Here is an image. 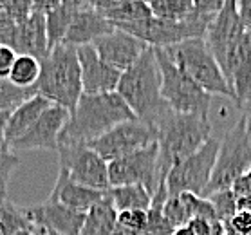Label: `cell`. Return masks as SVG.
I'll list each match as a JSON object with an SVG mask.
<instances>
[{
	"instance_id": "1",
	"label": "cell",
	"mask_w": 251,
	"mask_h": 235,
	"mask_svg": "<svg viewBox=\"0 0 251 235\" xmlns=\"http://www.w3.org/2000/svg\"><path fill=\"white\" fill-rule=\"evenodd\" d=\"M136 120L130 107L118 92L81 94L75 110L60 132L58 147L89 145L112 127Z\"/></svg>"
},
{
	"instance_id": "2",
	"label": "cell",
	"mask_w": 251,
	"mask_h": 235,
	"mask_svg": "<svg viewBox=\"0 0 251 235\" xmlns=\"http://www.w3.org/2000/svg\"><path fill=\"white\" fill-rule=\"evenodd\" d=\"M116 92L130 107L136 120L157 131L172 109L161 96V73L154 47H147L143 54L121 73Z\"/></svg>"
},
{
	"instance_id": "3",
	"label": "cell",
	"mask_w": 251,
	"mask_h": 235,
	"mask_svg": "<svg viewBox=\"0 0 251 235\" xmlns=\"http://www.w3.org/2000/svg\"><path fill=\"white\" fill-rule=\"evenodd\" d=\"M155 132L159 147L157 176L159 181H165L172 166L197 152L211 138V123L210 118L177 114L172 110Z\"/></svg>"
},
{
	"instance_id": "4",
	"label": "cell",
	"mask_w": 251,
	"mask_h": 235,
	"mask_svg": "<svg viewBox=\"0 0 251 235\" xmlns=\"http://www.w3.org/2000/svg\"><path fill=\"white\" fill-rule=\"evenodd\" d=\"M40 63V76L34 89L38 91V94L47 98L52 105L67 109L71 114L80 96L83 94L76 47L60 44L51 49Z\"/></svg>"
},
{
	"instance_id": "5",
	"label": "cell",
	"mask_w": 251,
	"mask_h": 235,
	"mask_svg": "<svg viewBox=\"0 0 251 235\" xmlns=\"http://www.w3.org/2000/svg\"><path fill=\"white\" fill-rule=\"evenodd\" d=\"M163 51L202 91L211 96L219 94V96L233 100V91L229 89L228 81L204 38H192L177 46L166 47Z\"/></svg>"
},
{
	"instance_id": "6",
	"label": "cell",
	"mask_w": 251,
	"mask_h": 235,
	"mask_svg": "<svg viewBox=\"0 0 251 235\" xmlns=\"http://www.w3.org/2000/svg\"><path fill=\"white\" fill-rule=\"evenodd\" d=\"M155 58L161 73V96L165 104L177 114H197L208 118L211 94L202 91L190 76L166 56L163 49H155Z\"/></svg>"
},
{
	"instance_id": "7",
	"label": "cell",
	"mask_w": 251,
	"mask_h": 235,
	"mask_svg": "<svg viewBox=\"0 0 251 235\" xmlns=\"http://www.w3.org/2000/svg\"><path fill=\"white\" fill-rule=\"evenodd\" d=\"M251 168V139L246 131L242 118L229 129L221 139L215 166L211 172L210 183L206 186L204 195L208 197L213 192L228 190L237 179Z\"/></svg>"
},
{
	"instance_id": "8",
	"label": "cell",
	"mask_w": 251,
	"mask_h": 235,
	"mask_svg": "<svg viewBox=\"0 0 251 235\" xmlns=\"http://www.w3.org/2000/svg\"><path fill=\"white\" fill-rule=\"evenodd\" d=\"M213 17L194 11L186 20H161V18H149L143 22L132 24V26H121L132 36L145 42L149 47L154 49H166V47L177 46L181 42L192 40V38H204L206 29L210 26Z\"/></svg>"
},
{
	"instance_id": "9",
	"label": "cell",
	"mask_w": 251,
	"mask_h": 235,
	"mask_svg": "<svg viewBox=\"0 0 251 235\" xmlns=\"http://www.w3.org/2000/svg\"><path fill=\"white\" fill-rule=\"evenodd\" d=\"M219 145L221 139L211 136L197 152L172 166L165 179L168 195H179L183 192L204 195L217 159Z\"/></svg>"
},
{
	"instance_id": "10",
	"label": "cell",
	"mask_w": 251,
	"mask_h": 235,
	"mask_svg": "<svg viewBox=\"0 0 251 235\" xmlns=\"http://www.w3.org/2000/svg\"><path fill=\"white\" fill-rule=\"evenodd\" d=\"M157 161V141L128 156H123L120 159L109 161V188L123 184H143L150 194H154L159 184Z\"/></svg>"
},
{
	"instance_id": "11",
	"label": "cell",
	"mask_w": 251,
	"mask_h": 235,
	"mask_svg": "<svg viewBox=\"0 0 251 235\" xmlns=\"http://www.w3.org/2000/svg\"><path fill=\"white\" fill-rule=\"evenodd\" d=\"M155 141H157V132L152 127L145 125L139 120H130L112 127L109 132H105L103 136L91 141L87 147L109 163V161L132 154L136 150L145 149Z\"/></svg>"
},
{
	"instance_id": "12",
	"label": "cell",
	"mask_w": 251,
	"mask_h": 235,
	"mask_svg": "<svg viewBox=\"0 0 251 235\" xmlns=\"http://www.w3.org/2000/svg\"><path fill=\"white\" fill-rule=\"evenodd\" d=\"M60 168L69 174L75 183L94 190H109V163L87 145L58 147Z\"/></svg>"
},
{
	"instance_id": "13",
	"label": "cell",
	"mask_w": 251,
	"mask_h": 235,
	"mask_svg": "<svg viewBox=\"0 0 251 235\" xmlns=\"http://www.w3.org/2000/svg\"><path fill=\"white\" fill-rule=\"evenodd\" d=\"M69 116L67 109L51 104L24 136L9 145V150L13 154L29 150H58V138Z\"/></svg>"
},
{
	"instance_id": "14",
	"label": "cell",
	"mask_w": 251,
	"mask_h": 235,
	"mask_svg": "<svg viewBox=\"0 0 251 235\" xmlns=\"http://www.w3.org/2000/svg\"><path fill=\"white\" fill-rule=\"evenodd\" d=\"M244 33L246 29L240 22L239 11H237V0H226L223 9L210 22L204 35L206 44L213 52L219 65L233 51Z\"/></svg>"
},
{
	"instance_id": "15",
	"label": "cell",
	"mask_w": 251,
	"mask_h": 235,
	"mask_svg": "<svg viewBox=\"0 0 251 235\" xmlns=\"http://www.w3.org/2000/svg\"><path fill=\"white\" fill-rule=\"evenodd\" d=\"M229 89L233 91V102L237 107L250 100L251 96V33L246 31L240 36L235 49L219 65Z\"/></svg>"
},
{
	"instance_id": "16",
	"label": "cell",
	"mask_w": 251,
	"mask_h": 235,
	"mask_svg": "<svg viewBox=\"0 0 251 235\" xmlns=\"http://www.w3.org/2000/svg\"><path fill=\"white\" fill-rule=\"evenodd\" d=\"M25 213L33 224L58 235H78L85 221V213L65 207L52 195L42 205L25 208Z\"/></svg>"
},
{
	"instance_id": "17",
	"label": "cell",
	"mask_w": 251,
	"mask_h": 235,
	"mask_svg": "<svg viewBox=\"0 0 251 235\" xmlns=\"http://www.w3.org/2000/svg\"><path fill=\"white\" fill-rule=\"evenodd\" d=\"M81 71V89L83 94H101L114 92L121 78V71L103 62L92 46L76 47Z\"/></svg>"
},
{
	"instance_id": "18",
	"label": "cell",
	"mask_w": 251,
	"mask_h": 235,
	"mask_svg": "<svg viewBox=\"0 0 251 235\" xmlns=\"http://www.w3.org/2000/svg\"><path fill=\"white\" fill-rule=\"evenodd\" d=\"M92 47H94V51L98 52V56L101 58L103 62H107L114 69L123 73L141 56L143 51L149 46L139 40V38H136V36H132L130 33L116 27L112 33L98 38L92 44Z\"/></svg>"
},
{
	"instance_id": "19",
	"label": "cell",
	"mask_w": 251,
	"mask_h": 235,
	"mask_svg": "<svg viewBox=\"0 0 251 235\" xmlns=\"http://www.w3.org/2000/svg\"><path fill=\"white\" fill-rule=\"evenodd\" d=\"M6 46L13 47L17 54H29L42 62L49 54L46 15L33 11L24 22L17 24V27Z\"/></svg>"
},
{
	"instance_id": "20",
	"label": "cell",
	"mask_w": 251,
	"mask_h": 235,
	"mask_svg": "<svg viewBox=\"0 0 251 235\" xmlns=\"http://www.w3.org/2000/svg\"><path fill=\"white\" fill-rule=\"evenodd\" d=\"M114 29V26L94 7H81V9H76L73 15L63 44L73 47L92 46L98 38L109 35Z\"/></svg>"
},
{
	"instance_id": "21",
	"label": "cell",
	"mask_w": 251,
	"mask_h": 235,
	"mask_svg": "<svg viewBox=\"0 0 251 235\" xmlns=\"http://www.w3.org/2000/svg\"><path fill=\"white\" fill-rule=\"evenodd\" d=\"M51 195L56 197L65 207L87 213L94 205H98L107 195V192L94 190V188H89V186H83V184L75 183L73 179L69 178V174L63 168H60Z\"/></svg>"
},
{
	"instance_id": "22",
	"label": "cell",
	"mask_w": 251,
	"mask_h": 235,
	"mask_svg": "<svg viewBox=\"0 0 251 235\" xmlns=\"http://www.w3.org/2000/svg\"><path fill=\"white\" fill-rule=\"evenodd\" d=\"M51 105V102L44 98L42 94H34L29 100H25L24 104H20L15 110L9 112V120H7L6 127V141L7 149L13 141H17L20 136H24L31 127L36 123V120L44 114V110Z\"/></svg>"
},
{
	"instance_id": "23",
	"label": "cell",
	"mask_w": 251,
	"mask_h": 235,
	"mask_svg": "<svg viewBox=\"0 0 251 235\" xmlns=\"http://www.w3.org/2000/svg\"><path fill=\"white\" fill-rule=\"evenodd\" d=\"M116 217H118V212L107 194L85 213V221L78 235H112Z\"/></svg>"
},
{
	"instance_id": "24",
	"label": "cell",
	"mask_w": 251,
	"mask_h": 235,
	"mask_svg": "<svg viewBox=\"0 0 251 235\" xmlns=\"http://www.w3.org/2000/svg\"><path fill=\"white\" fill-rule=\"evenodd\" d=\"M116 212L125 210H149L152 194L143 184H123V186H110L107 190Z\"/></svg>"
},
{
	"instance_id": "25",
	"label": "cell",
	"mask_w": 251,
	"mask_h": 235,
	"mask_svg": "<svg viewBox=\"0 0 251 235\" xmlns=\"http://www.w3.org/2000/svg\"><path fill=\"white\" fill-rule=\"evenodd\" d=\"M103 17L107 18L114 27H121V26H132V24L143 22L152 18V11H150L149 4L145 0H126L118 7H112L109 11L101 13Z\"/></svg>"
},
{
	"instance_id": "26",
	"label": "cell",
	"mask_w": 251,
	"mask_h": 235,
	"mask_svg": "<svg viewBox=\"0 0 251 235\" xmlns=\"http://www.w3.org/2000/svg\"><path fill=\"white\" fill-rule=\"evenodd\" d=\"M75 11L76 9H71V7H65L63 4H60V6L54 7L52 11H49L46 15V31L49 51L54 49L56 46H60V44H63Z\"/></svg>"
},
{
	"instance_id": "27",
	"label": "cell",
	"mask_w": 251,
	"mask_h": 235,
	"mask_svg": "<svg viewBox=\"0 0 251 235\" xmlns=\"http://www.w3.org/2000/svg\"><path fill=\"white\" fill-rule=\"evenodd\" d=\"M152 17L161 20H186L195 11L194 0H145Z\"/></svg>"
},
{
	"instance_id": "28",
	"label": "cell",
	"mask_w": 251,
	"mask_h": 235,
	"mask_svg": "<svg viewBox=\"0 0 251 235\" xmlns=\"http://www.w3.org/2000/svg\"><path fill=\"white\" fill-rule=\"evenodd\" d=\"M40 60H36L34 56H29V54H17V60L13 63L7 80L18 87H27L29 89V87L36 85L38 76H40Z\"/></svg>"
},
{
	"instance_id": "29",
	"label": "cell",
	"mask_w": 251,
	"mask_h": 235,
	"mask_svg": "<svg viewBox=\"0 0 251 235\" xmlns=\"http://www.w3.org/2000/svg\"><path fill=\"white\" fill-rule=\"evenodd\" d=\"M33 226L29 221L25 208H20L13 205L9 199H4L0 203V228L4 235H17L18 232Z\"/></svg>"
},
{
	"instance_id": "30",
	"label": "cell",
	"mask_w": 251,
	"mask_h": 235,
	"mask_svg": "<svg viewBox=\"0 0 251 235\" xmlns=\"http://www.w3.org/2000/svg\"><path fill=\"white\" fill-rule=\"evenodd\" d=\"M34 87H18L7 80V78H0V112L4 110H15L20 104L36 94Z\"/></svg>"
},
{
	"instance_id": "31",
	"label": "cell",
	"mask_w": 251,
	"mask_h": 235,
	"mask_svg": "<svg viewBox=\"0 0 251 235\" xmlns=\"http://www.w3.org/2000/svg\"><path fill=\"white\" fill-rule=\"evenodd\" d=\"M145 232H147V210L118 212L112 235H145Z\"/></svg>"
},
{
	"instance_id": "32",
	"label": "cell",
	"mask_w": 251,
	"mask_h": 235,
	"mask_svg": "<svg viewBox=\"0 0 251 235\" xmlns=\"http://www.w3.org/2000/svg\"><path fill=\"white\" fill-rule=\"evenodd\" d=\"M179 197L183 201L190 219H206V221H215L217 219L215 217V210H213L208 197L192 194V192H183V194H179Z\"/></svg>"
},
{
	"instance_id": "33",
	"label": "cell",
	"mask_w": 251,
	"mask_h": 235,
	"mask_svg": "<svg viewBox=\"0 0 251 235\" xmlns=\"http://www.w3.org/2000/svg\"><path fill=\"white\" fill-rule=\"evenodd\" d=\"M211 207L215 210V217L221 223L228 224L229 219L237 213V197L231 192V188L228 190H221V192H213V194L208 195Z\"/></svg>"
},
{
	"instance_id": "34",
	"label": "cell",
	"mask_w": 251,
	"mask_h": 235,
	"mask_svg": "<svg viewBox=\"0 0 251 235\" xmlns=\"http://www.w3.org/2000/svg\"><path fill=\"white\" fill-rule=\"evenodd\" d=\"M163 212H165L166 221L172 224V228L176 230L179 226H183L190 221L188 212L184 208L183 201L179 195H168L165 201V207H163Z\"/></svg>"
},
{
	"instance_id": "35",
	"label": "cell",
	"mask_w": 251,
	"mask_h": 235,
	"mask_svg": "<svg viewBox=\"0 0 251 235\" xmlns=\"http://www.w3.org/2000/svg\"><path fill=\"white\" fill-rule=\"evenodd\" d=\"M18 165H20L18 154H13L11 150L0 152V192L7 194V184H9L11 174L15 172Z\"/></svg>"
},
{
	"instance_id": "36",
	"label": "cell",
	"mask_w": 251,
	"mask_h": 235,
	"mask_svg": "<svg viewBox=\"0 0 251 235\" xmlns=\"http://www.w3.org/2000/svg\"><path fill=\"white\" fill-rule=\"evenodd\" d=\"M192 228L195 230V235H224L226 224L221 221H206V219H190Z\"/></svg>"
},
{
	"instance_id": "37",
	"label": "cell",
	"mask_w": 251,
	"mask_h": 235,
	"mask_svg": "<svg viewBox=\"0 0 251 235\" xmlns=\"http://www.w3.org/2000/svg\"><path fill=\"white\" fill-rule=\"evenodd\" d=\"M226 230L237 235H251V213L246 210H237V213L226 224Z\"/></svg>"
},
{
	"instance_id": "38",
	"label": "cell",
	"mask_w": 251,
	"mask_h": 235,
	"mask_svg": "<svg viewBox=\"0 0 251 235\" xmlns=\"http://www.w3.org/2000/svg\"><path fill=\"white\" fill-rule=\"evenodd\" d=\"M15 60H17L15 49L6 44H0V78H9Z\"/></svg>"
},
{
	"instance_id": "39",
	"label": "cell",
	"mask_w": 251,
	"mask_h": 235,
	"mask_svg": "<svg viewBox=\"0 0 251 235\" xmlns=\"http://www.w3.org/2000/svg\"><path fill=\"white\" fill-rule=\"evenodd\" d=\"M226 0H194L195 11L208 15V17H215L221 9H223Z\"/></svg>"
},
{
	"instance_id": "40",
	"label": "cell",
	"mask_w": 251,
	"mask_h": 235,
	"mask_svg": "<svg viewBox=\"0 0 251 235\" xmlns=\"http://www.w3.org/2000/svg\"><path fill=\"white\" fill-rule=\"evenodd\" d=\"M231 192L235 194L237 199H242V197H250L251 195V168L246 174H242L237 181L231 186Z\"/></svg>"
},
{
	"instance_id": "41",
	"label": "cell",
	"mask_w": 251,
	"mask_h": 235,
	"mask_svg": "<svg viewBox=\"0 0 251 235\" xmlns=\"http://www.w3.org/2000/svg\"><path fill=\"white\" fill-rule=\"evenodd\" d=\"M237 11L244 29L251 33V0H237Z\"/></svg>"
},
{
	"instance_id": "42",
	"label": "cell",
	"mask_w": 251,
	"mask_h": 235,
	"mask_svg": "<svg viewBox=\"0 0 251 235\" xmlns=\"http://www.w3.org/2000/svg\"><path fill=\"white\" fill-rule=\"evenodd\" d=\"M31 2H33V11L42 13V15H47L62 4V0H31Z\"/></svg>"
},
{
	"instance_id": "43",
	"label": "cell",
	"mask_w": 251,
	"mask_h": 235,
	"mask_svg": "<svg viewBox=\"0 0 251 235\" xmlns=\"http://www.w3.org/2000/svg\"><path fill=\"white\" fill-rule=\"evenodd\" d=\"M7 120H9V110L0 112V152H6V150H9V149H7V141H6Z\"/></svg>"
},
{
	"instance_id": "44",
	"label": "cell",
	"mask_w": 251,
	"mask_h": 235,
	"mask_svg": "<svg viewBox=\"0 0 251 235\" xmlns=\"http://www.w3.org/2000/svg\"><path fill=\"white\" fill-rule=\"evenodd\" d=\"M240 109H242V114H240V118H242V121H244L248 134L251 136V96H250V100H248V102L240 107Z\"/></svg>"
},
{
	"instance_id": "45",
	"label": "cell",
	"mask_w": 251,
	"mask_h": 235,
	"mask_svg": "<svg viewBox=\"0 0 251 235\" xmlns=\"http://www.w3.org/2000/svg\"><path fill=\"white\" fill-rule=\"evenodd\" d=\"M62 4L71 9H81V7L91 6V0H62Z\"/></svg>"
},
{
	"instance_id": "46",
	"label": "cell",
	"mask_w": 251,
	"mask_h": 235,
	"mask_svg": "<svg viewBox=\"0 0 251 235\" xmlns=\"http://www.w3.org/2000/svg\"><path fill=\"white\" fill-rule=\"evenodd\" d=\"M17 235H47V230L40 228V226H36V224H33V226H29V228L22 230V232H18Z\"/></svg>"
},
{
	"instance_id": "47",
	"label": "cell",
	"mask_w": 251,
	"mask_h": 235,
	"mask_svg": "<svg viewBox=\"0 0 251 235\" xmlns=\"http://www.w3.org/2000/svg\"><path fill=\"white\" fill-rule=\"evenodd\" d=\"M172 235H195V230L192 228V224L186 223V224H183V226H179V228L174 230Z\"/></svg>"
},
{
	"instance_id": "48",
	"label": "cell",
	"mask_w": 251,
	"mask_h": 235,
	"mask_svg": "<svg viewBox=\"0 0 251 235\" xmlns=\"http://www.w3.org/2000/svg\"><path fill=\"white\" fill-rule=\"evenodd\" d=\"M237 210H246V212L251 213V195H250V197L237 199Z\"/></svg>"
},
{
	"instance_id": "49",
	"label": "cell",
	"mask_w": 251,
	"mask_h": 235,
	"mask_svg": "<svg viewBox=\"0 0 251 235\" xmlns=\"http://www.w3.org/2000/svg\"><path fill=\"white\" fill-rule=\"evenodd\" d=\"M4 199H7V194H4V192H0V203H2Z\"/></svg>"
},
{
	"instance_id": "50",
	"label": "cell",
	"mask_w": 251,
	"mask_h": 235,
	"mask_svg": "<svg viewBox=\"0 0 251 235\" xmlns=\"http://www.w3.org/2000/svg\"><path fill=\"white\" fill-rule=\"evenodd\" d=\"M224 235H237V234H233V232H229V230H226V234Z\"/></svg>"
},
{
	"instance_id": "51",
	"label": "cell",
	"mask_w": 251,
	"mask_h": 235,
	"mask_svg": "<svg viewBox=\"0 0 251 235\" xmlns=\"http://www.w3.org/2000/svg\"><path fill=\"white\" fill-rule=\"evenodd\" d=\"M47 235H58V234H54V232H47Z\"/></svg>"
},
{
	"instance_id": "52",
	"label": "cell",
	"mask_w": 251,
	"mask_h": 235,
	"mask_svg": "<svg viewBox=\"0 0 251 235\" xmlns=\"http://www.w3.org/2000/svg\"><path fill=\"white\" fill-rule=\"evenodd\" d=\"M0 235H4V234H2V228H0Z\"/></svg>"
},
{
	"instance_id": "53",
	"label": "cell",
	"mask_w": 251,
	"mask_h": 235,
	"mask_svg": "<svg viewBox=\"0 0 251 235\" xmlns=\"http://www.w3.org/2000/svg\"><path fill=\"white\" fill-rule=\"evenodd\" d=\"M250 139H251V136H250Z\"/></svg>"
}]
</instances>
